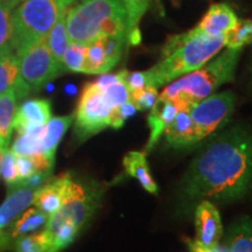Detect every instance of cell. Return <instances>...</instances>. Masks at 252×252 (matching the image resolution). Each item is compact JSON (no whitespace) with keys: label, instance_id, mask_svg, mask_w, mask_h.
<instances>
[{"label":"cell","instance_id":"cell-1","mask_svg":"<svg viewBox=\"0 0 252 252\" xmlns=\"http://www.w3.org/2000/svg\"><path fill=\"white\" fill-rule=\"evenodd\" d=\"M252 190V131L234 126L195 158L181 181L186 200L235 201Z\"/></svg>","mask_w":252,"mask_h":252},{"label":"cell","instance_id":"cell-2","mask_svg":"<svg viewBox=\"0 0 252 252\" xmlns=\"http://www.w3.org/2000/svg\"><path fill=\"white\" fill-rule=\"evenodd\" d=\"M224 46V35L212 36L196 27L171 36L162 48V58L144 71L146 86L160 88L206 64Z\"/></svg>","mask_w":252,"mask_h":252},{"label":"cell","instance_id":"cell-3","mask_svg":"<svg viewBox=\"0 0 252 252\" xmlns=\"http://www.w3.org/2000/svg\"><path fill=\"white\" fill-rule=\"evenodd\" d=\"M71 42L89 45L104 35L127 37V13L123 0H87L67 11Z\"/></svg>","mask_w":252,"mask_h":252},{"label":"cell","instance_id":"cell-4","mask_svg":"<svg viewBox=\"0 0 252 252\" xmlns=\"http://www.w3.org/2000/svg\"><path fill=\"white\" fill-rule=\"evenodd\" d=\"M241 50L228 49L212 62L167 86L159 97L178 102L182 108L212 96L222 84L234 80Z\"/></svg>","mask_w":252,"mask_h":252},{"label":"cell","instance_id":"cell-5","mask_svg":"<svg viewBox=\"0 0 252 252\" xmlns=\"http://www.w3.org/2000/svg\"><path fill=\"white\" fill-rule=\"evenodd\" d=\"M75 0H25L12 9V50L20 56L45 39Z\"/></svg>","mask_w":252,"mask_h":252},{"label":"cell","instance_id":"cell-6","mask_svg":"<svg viewBox=\"0 0 252 252\" xmlns=\"http://www.w3.org/2000/svg\"><path fill=\"white\" fill-rule=\"evenodd\" d=\"M104 190V186L98 182L71 180L61 207L49 217L45 226L49 237L53 239L56 230L63 223H71L78 230L86 226L99 206Z\"/></svg>","mask_w":252,"mask_h":252},{"label":"cell","instance_id":"cell-7","mask_svg":"<svg viewBox=\"0 0 252 252\" xmlns=\"http://www.w3.org/2000/svg\"><path fill=\"white\" fill-rule=\"evenodd\" d=\"M236 97L231 91L215 94L187 106L194 124V145L210 137L228 124L235 110Z\"/></svg>","mask_w":252,"mask_h":252},{"label":"cell","instance_id":"cell-8","mask_svg":"<svg viewBox=\"0 0 252 252\" xmlns=\"http://www.w3.org/2000/svg\"><path fill=\"white\" fill-rule=\"evenodd\" d=\"M113 111L115 109L106 102L103 91L94 86V82L88 83L82 91L75 113V134L77 139L86 140L111 125Z\"/></svg>","mask_w":252,"mask_h":252},{"label":"cell","instance_id":"cell-9","mask_svg":"<svg viewBox=\"0 0 252 252\" xmlns=\"http://www.w3.org/2000/svg\"><path fill=\"white\" fill-rule=\"evenodd\" d=\"M19 60L20 76L31 90H39L63 71V65L56 62L47 45V40H40L24 52Z\"/></svg>","mask_w":252,"mask_h":252},{"label":"cell","instance_id":"cell-10","mask_svg":"<svg viewBox=\"0 0 252 252\" xmlns=\"http://www.w3.org/2000/svg\"><path fill=\"white\" fill-rule=\"evenodd\" d=\"M223 234V225L217 208L203 200L195 210V242L203 247H215Z\"/></svg>","mask_w":252,"mask_h":252},{"label":"cell","instance_id":"cell-11","mask_svg":"<svg viewBox=\"0 0 252 252\" xmlns=\"http://www.w3.org/2000/svg\"><path fill=\"white\" fill-rule=\"evenodd\" d=\"M182 106L178 102L172 99L161 98L158 96L154 105L151 108V112L147 117V124L150 127V138L145 147L144 153L147 154L159 143L161 135L165 133L168 125L174 121L176 113Z\"/></svg>","mask_w":252,"mask_h":252},{"label":"cell","instance_id":"cell-12","mask_svg":"<svg viewBox=\"0 0 252 252\" xmlns=\"http://www.w3.org/2000/svg\"><path fill=\"white\" fill-rule=\"evenodd\" d=\"M71 180V175L69 173L50 179L46 185H43L35 191L33 204L50 217L61 207L65 191Z\"/></svg>","mask_w":252,"mask_h":252},{"label":"cell","instance_id":"cell-13","mask_svg":"<svg viewBox=\"0 0 252 252\" xmlns=\"http://www.w3.org/2000/svg\"><path fill=\"white\" fill-rule=\"evenodd\" d=\"M238 23V18L234 9L228 4H213L196 28L204 34L212 36L224 35Z\"/></svg>","mask_w":252,"mask_h":252},{"label":"cell","instance_id":"cell-14","mask_svg":"<svg viewBox=\"0 0 252 252\" xmlns=\"http://www.w3.org/2000/svg\"><path fill=\"white\" fill-rule=\"evenodd\" d=\"M4 203L0 206V234L19 214L33 204L35 189L24 186H12Z\"/></svg>","mask_w":252,"mask_h":252},{"label":"cell","instance_id":"cell-15","mask_svg":"<svg viewBox=\"0 0 252 252\" xmlns=\"http://www.w3.org/2000/svg\"><path fill=\"white\" fill-rule=\"evenodd\" d=\"M163 134L167 145L174 149L194 146V124L187 106L179 110L174 121L168 125Z\"/></svg>","mask_w":252,"mask_h":252},{"label":"cell","instance_id":"cell-16","mask_svg":"<svg viewBox=\"0 0 252 252\" xmlns=\"http://www.w3.org/2000/svg\"><path fill=\"white\" fill-rule=\"evenodd\" d=\"M52 118L50 102L47 99H30L17 109L13 128L18 132L27 125H46Z\"/></svg>","mask_w":252,"mask_h":252},{"label":"cell","instance_id":"cell-17","mask_svg":"<svg viewBox=\"0 0 252 252\" xmlns=\"http://www.w3.org/2000/svg\"><path fill=\"white\" fill-rule=\"evenodd\" d=\"M123 165H124L126 173L132 178L137 179L145 190L151 194L158 193V185L151 174L146 154L144 152H138V151L128 152L123 159Z\"/></svg>","mask_w":252,"mask_h":252},{"label":"cell","instance_id":"cell-18","mask_svg":"<svg viewBox=\"0 0 252 252\" xmlns=\"http://www.w3.org/2000/svg\"><path fill=\"white\" fill-rule=\"evenodd\" d=\"M74 118L75 113L49 119L46 124L42 139H41V153L55 161L56 149H58L63 134L68 130L69 126L72 124Z\"/></svg>","mask_w":252,"mask_h":252},{"label":"cell","instance_id":"cell-19","mask_svg":"<svg viewBox=\"0 0 252 252\" xmlns=\"http://www.w3.org/2000/svg\"><path fill=\"white\" fill-rule=\"evenodd\" d=\"M17 99L14 88L0 94V146L5 150L8 149L12 131H13Z\"/></svg>","mask_w":252,"mask_h":252},{"label":"cell","instance_id":"cell-20","mask_svg":"<svg viewBox=\"0 0 252 252\" xmlns=\"http://www.w3.org/2000/svg\"><path fill=\"white\" fill-rule=\"evenodd\" d=\"M228 252H252V220L247 215L238 217L229 230Z\"/></svg>","mask_w":252,"mask_h":252},{"label":"cell","instance_id":"cell-21","mask_svg":"<svg viewBox=\"0 0 252 252\" xmlns=\"http://www.w3.org/2000/svg\"><path fill=\"white\" fill-rule=\"evenodd\" d=\"M112 68L113 67L109 62L108 56H106L102 36L87 45L86 59H84L83 71L82 72L90 75L105 74Z\"/></svg>","mask_w":252,"mask_h":252},{"label":"cell","instance_id":"cell-22","mask_svg":"<svg viewBox=\"0 0 252 252\" xmlns=\"http://www.w3.org/2000/svg\"><path fill=\"white\" fill-rule=\"evenodd\" d=\"M65 17H67V12H64L59 20L56 21L54 26L47 35V45L52 53L53 58L59 62L60 64L63 65V55H64L65 50L68 49L69 45H70V37H69L68 31H67V24H65ZM64 68V67H63Z\"/></svg>","mask_w":252,"mask_h":252},{"label":"cell","instance_id":"cell-23","mask_svg":"<svg viewBox=\"0 0 252 252\" xmlns=\"http://www.w3.org/2000/svg\"><path fill=\"white\" fill-rule=\"evenodd\" d=\"M127 13V41L138 45L141 40L139 23L149 9L151 0H123Z\"/></svg>","mask_w":252,"mask_h":252},{"label":"cell","instance_id":"cell-24","mask_svg":"<svg viewBox=\"0 0 252 252\" xmlns=\"http://www.w3.org/2000/svg\"><path fill=\"white\" fill-rule=\"evenodd\" d=\"M48 220L49 216L46 215L45 213H42L37 208H31V209L24 213V215L20 219L15 220L9 236L12 238H18L26 234H30V232L35 231V230L46 226Z\"/></svg>","mask_w":252,"mask_h":252},{"label":"cell","instance_id":"cell-25","mask_svg":"<svg viewBox=\"0 0 252 252\" xmlns=\"http://www.w3.org/2000/svg\"><path fill=\"white\" fill-rule=\"evenodd\" d=\"M19 60L14 53L0 56V94L15 87L20 80Z\"/></svg>","mask_w":252,"mask_h":252},{"label":"cell","instance_id":"cell-26","mask_svg":"<svg viewBox=\"0 0 252 252\" xmlns=\"http://www.w3.org/2000/svg\"><path fill=\"white\" fill-rule=\"evenodd\" d=\"M252 43V20H238L236 26L224 34V46L228 49L242 50L243 47Z\"/></svg>","mask_w":252,"mask_h":252},{"label":"cell","instance_id":"cell-27","mask_svg":"<svg viewBox=\"0 0 252 252\" xmlns=\"http://www.w3.org/2000/svg\"><path fill=\"white\" fill-rule=\"evenodd\" d=\"M12 9L6 0H0V56L13 53L11 45Z\"/></svg>","mask_w":252,"mask_h":252},{"label":"cell","instance_id":"cell-28","mask_svg":"<svg viewBox=\"0 0 252 252\" xmlns=\"http://www.w3.org/2000/svg\"><path fill=\"white\" fill-rule=\"evenodd\" d=\"M52 243V238L46 230L31 236H21L14 244L15 252H46Z\"/></svg>","mask_w":252,"mask_h":252},{"label":"cell","instance_id":"cell-29","mask_svg":"<svg viewBox=\"0 0 252 252\" xmlns=\"http://www.w3.org/2000/svg\"><path fill=\"white\" fill-rule=\"evenodd\" d=\"M87 45H81V43L70 42L68 49L65 50L63 55V67L70 71L82 72L83 71L84 59H86Z\"/></svg>","mask_w":252,"mask_h":252},{"label":"cell","instance_id":"cell-30","mask_svg":"<svg viewBox=\"0 0 252 252\" xmlns=\"http://www.w3.org/2000/svg\"><path fill=\"white\" fill-rule=\"evenodd\" d=\"M121 72V78L115 83L110 84L108 88L103 90V94L105 97L106 102L112 106L113 109L118 108L122 104L130 100V90L123 80V70Z\"/></svg>","mask_w":252,"mask_h":252},{"label":"cell","instance_id":"cell-31","mask_svg":"<svg viewBox=\"0 0 252 252\" xmlns=\"http://www.w3.org/2000/svg\"><path fill=\"white\" fill-rule=\"evenodd\" d=\"M80 232L76 226L71 223H63L53 236L52 243H50L48 250L46 252H60L63 249L67 248L69 244L74 242L76 236Z\"/></svg>","mask_w":252,"mask_h":252},{"label":"cell","instance_id":"cell-32","mask_svg":"<svg viewBox=\"0 0 252 252\" xmlns=\"http://www.w3.org/2000/svg\"><path fill=\"white\" fill-rule=\"evenodd\" d=\"M41 137L31 134H18L17 139L12 145V152L15 157H31L41 153Z\"/></svg>","mask_w":252,"mask_h":252},{"label":"cell","instance_id":"cell-33","mask_svg":"<svg viewBox=\"0 0 252 252\" xmlns=\"http://www.w3.org/2000/svg\"><path fill=\"white\" fill-rule=\"evenodd\" d=\"M158 89L154 87H144L130 93V100L137 111H144L152 108L158 99Z\"/></svg>","mask_w":252,"mask_h":252},{"label":"cell","instance_id":"cell-34","mask_svg":"<svg viewBox=\"0 0 252 252\" xmlns=\"http://www.w3.org/2000/svg\"><path fill=\"white\" fill-rule=\"evenodd\" d=\"M0 174L2 180L7 184L8 187L15 186L19 182L17 171V157L11 150H6L0 165Z\"/></svg>","mask_w":252,"mask_h":252},{"label":"cell","instance_id":"cell-35","mask_svg":"<svg viewBox=\"0 0 252 252\" xmlns=\"http://www.w3.org/2000/svg\"><path fill=\"white\" fill-rule=\"evenodd\" d=\"M135 111H137V109L134 108L133 103H132L131 100L122 104L121 106L116 108L115 111H113L111 125L110 126L113 128H121L122 126L124 125L126 119H127L128 117H131L132 115H134Z\"/></svg>","mask_w":252,"mask_h":252},{"label":"cell","instance_id":"cell-36","mask_svg":"<svg viewBox=\"0 0 252 252\" xmlns=\"http://www.w3.org/2000/svg\"><path fill=\"white\" fill-rule=\"evenodd\" d=\"M50 179H52V172H34L33 174L28 176L26 180L19 182L17 185L37 190V189L42 187L43 185H46Z\"/></svg>","mask_w":252,"mask_h":252},{"label":"cell","instance_id":"cell-37","mask_svg":"<svg viewBox=\"0 0 252 252\" xmlns=\"http://www.w3.org/2000/svg\"><path fill=\"white\" fill-rule=\"evenodd\" d=\"M123 80L127 86L128 90L133 91L146 86V77H145L144 71H134L130 72L127 70H123Z\"/></svg>","mask_w":252,"mask_h":252},{"label":"cell","instance_id":"cell-38","mask_svg":"<svg viewBox=\"0 0 252 252\" xmlns=\"http://www.w3.org/2000/svg\"><path fill=\"white\" fill-rule=\"evenodd\" d=\"M17 171H18L19 182L26 180L28 176L35 172L34 163L32 161L30 157H21V156L17 157Z\"/></svg>","mask_w":252,"mask_h":252},{"label":"cell","instance_id":"cell-39","mask_svg":"<svg viewBox=\"0 0 252 252\" xmlns=\"http://www.w3.org/2000/svg\"><path fill=\"white\" fill-rule=\"evenodd\" d=\"M185 242L193 252H228L224 248L219 247V244L215 245V247H203V245L195 242L194 239L189 238H185Z\"/></svg>","mask_w":252,"mask_h":252},{"label":"cell","instance_id":"cell-40","mask_svg":"<svg viewBox=\"0 0 252 252\" xmlns=\"http://www.w3.org/2000/svg\"><path fill=\"white\" fill-rule=\"evenodd\" d=\"M6 1H7V4L11 6L12 8H14L15 6L17 5H19L20 4V2H23V1H25V0H6Z\"/></svg>","mask_w":252,"mask_h":252},{"label":"cell","instance_id":"cell-41","mask_svg":"<svg viewBox=\"0 0 252 252\" xmlns=\"http://www.w3.org/2000/svg\"><path fill=\"white\" fill-rule=\"evenodd\" d=\"M65 91H67L69 94H74L76 93V88L72 86V84H69V86H67V88H65Z\"/></svg>","mask_w":252,"mask_h":252},{"label":"cell","instance_id":"cell-42","mask_svg":"<svg viewBox=\"0 0 252 252\" xmlns=\"http://www.w3.org/2000/svg\"><path fill=\"white\" fill-rule=\"evenodd\" d=\"M5 149H2L1 146H0V165H1V161H2V158H4V153H5Z\"/></svg>","mask_w":252,"mask_h":252},{"label":"cell","instance_id":"cell-43","mask_svg":"<svg viewBox=\"0 0 252 252\" xmlns=\"http://www.w3.org/2000/svg\"><path fill=\"white\" fill-rule=\"evenodd\" d=\"M82 1H87V0H82Z\"/></svg>","mask_w":252,"mask_h":252},{"label":"cell","instance_id":"cell-44","mask_svg":"<svg viewBox=\"0 0 252 252\" xmlns=\"http://www.w3.org/2000/svg\"><path fill=\"white\" fill-rule=\"evenodd\" d=\"M251 71H252V64H251Z\"/></svg>","mask_w":252,"mask_h":252},{"label":"cell","instance_id":"cell-45","mask_svg":"<svg viewBox=\"0 0 252 252\" xmlns=\"http://www.w3.org/2000/svg\"><path fill=\"white\" fill-rule=\"evenodd\" d=\"M191 252H193V251H191Z\"/></svg>","mask_w":252,"mask_h":252}]
</instances>
